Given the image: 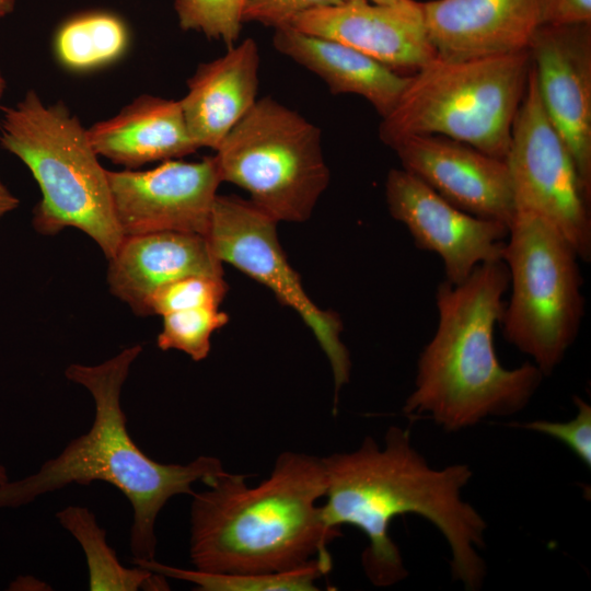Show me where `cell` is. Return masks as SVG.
Wrapping results in <instances>:
<instances>
[{"label":"cell","instance_id":"cell-1","mask_svg":"<svg viewBox=\"0 0 591 591\" xmlns=\"http://www.w3.org/2000/svg\"><path fill=\"white\" fill-rule=\"evenodd\" d=\"M326 475L322 518L329 529L351 525L368 540L361 563L375 587L393 586L408 576L392 521L408 513L422 517L444 537L451 551L452 578L465 590L483 587L487 573L479 549L487 523L462 498L473 477L470 465L432 467L414 447L409 429L391 426L383 445L366 437L354 451L323 456Z\"/></svg>","mask_w":591,"mask_h":591},{"label":"cell","instance_id":"cell-2","mask_svg":"<svg viewBox=\"0 0 591 591\" xmlns=\"http://www.w3.org/2000/svg\"><path fill=\"white\" fill-rule=\"evenodd\" d=\"M247 477L224 471L193 493L189 558L195 569L273 573L332 559L327 545L341 533L322 518V457L286 451L262 483L248 487Z\"/></svg>","mask_w":591,"mask_h":591},{"label":"cell","instance_id":"cell-3","mask_svg":"<svg viewBox=\"0 0 591 591\" xmlns=\"http://www.w3.org/2000/svg\"><path fill=\"white\" fill-rule=\"evenodd\" d=\"M141 351V345H134L99 364L72 363L66 368V378L91 394L93 422L35 473L0 484V509L26 506L72 484L105 482L120 490L131 505L134 559L155 558V523L166 502L177 495H193L196 482L210 484L225 470L211 455H199L186 464L161 463L134 441L120 398L131 364Z\"/></svg>","mask_w":591,"mask_h":591},{"label":"cell","instance_id":"cell-4","mask_svg":"<svg viewBox=\"0 0 591 591\" xmlns=\"http://www.w3.org/2000/svg\"><path fill=\"white\" fill-rule=\"evenodd\" d=\"M508 289L503 260L478 265L460 283L438 285L437 328L419 354L414 390L402 409L406 417H427L457 432L529 405L544 374L531 361L507 369L495 347Z\"/></svg>","mask_w":591,"mask_h":591},{"label":"cell","instance_id":"cell-5","mask_svg":"<svg viewBox=\"0 0 591 591\" xmlns=\"http://www.w3.org/2000/svg\"><path fill=\"white\" fill-rule=\"evenodd\" d=\"M0 144L19 158L37 182L42 198L33 227L45 235L76 228L109 259L124 234L117 222L107 170L86 129L62 102L45 105L30 90L12 107H2Z\"/></svg>","mask_w":591,"mask_h":591},{"label":"cell","instance_id":"cell-6","mask_svg":"<svg viewBox=\"0 0 591 591\" xmlns=\"http://www.w3.org/2000/svg\"><path fill=\"white\" fill-rule=\"evenodd\" d=\"M530 68L529 50L472 59L437 56L409 76L382 117L380 138L391 148L412 136H442L505 160Z\"/></svg>","mask_w":591,"mask_h":591},{"label":"cell","instance_id":"cell-7","mask_svg":"<svg viewBox=\"0 0 591 591\" xmlns=\"http://www.w3.org/2000/svg\"><path fill=\"white\" fill-rule=\"evenodd\" d=\"M502 260L510 298L500 325L505 339L549 376L576 341L586 312L581 262L545 218L515 207Z\"/></svg>","mask_w":591,"mask_h":591},{"label":"cell","instance_id":"cell-8","mask_svg":"<svg viewBox=\"0 0 591 591\" xmlns=\"http://www.w3.org/2000/svg\"><path fill=\"white\" fill-rule=\"evenodd\" d=\"M215 158L221 181L277 222L308 220L331 177L320 128L270 96L255 102Z\"/></svg>","mask_w":591,"mask_h":591},{"label":"cell","instance_id":"cell-9","mask_svg":"<svg viewBox=\"0 0 591 591\" xmlns=\"http://www.w3.org/2000/svg\"><path fill=\"white\" fill-rule=\"evenodd\" d=\"M276 224L250 200L218 195L206 236L221 263L266 286L312 331L331 364L336 413L339 392L349 382L351 372L350 355L340 336L343 323L337 313L320 309L309 298L279 243Z\"/></svg>","mask_w":591,"mask_h":591},{"label":"cell","instance_id":"cell-10","mask_svg":"<svg viewBox=\"0 0 591 591\" xmlns=\"http://www.w3.org/2000/svg\"><path fill=\"white\" fill-rule=\"evenodd\" d=\"M515 207L549 221L573 247L580 260H591L590 195L575 161L542 105L530 68L526 89L513 120L505 159Z\"/></svg>","mask_w":591,"mask_h":591},{"label":"cell","instance_id":"cell-11","mask_svg":"<svg viewBox=\"0 0 591 591\" xmlns=\"http://www.w3.org/2000/svg\"><path fill=\"white\" fill-rule=\"evenodd\" d=\"M112 202L126 235L188 232L207 235L222 183L215 155L166 160L147 171H108Z\"/></svg>","mask_w":591,"mask_h":591},{"label":"cell","instance_id":"cell-12","mask_svg":"<svg viewBox=\"0 0 591 591\" xmlns=\"http://www.w3.org/2000/svg\"><path fill=\"white\" fill-rule=\"evenodd\" d=\"M385 199L391 216L406 227L415 245L440 257L443 280L460 283L478 265L502 260L506 223L457 208L404 169L389 172Z\"/></svg>","mask_w":591,"mask_h":591},{"label":"cell","instance_id":"cell-13","mask_svg":"<svg viewBox=\"0 0 591 591\" xmlns=\"http://www.w3.org/2000/svg\"><path fill=\"white\" fill-rule=\"evenodd\" d=\"M590 24L542 25L529 54L544 111L566 143L591 196Z\"/></svg>","mask_w":591,"mask_h":591},{"label":"cell","instance_id":"cell-14","mask_svg":"<svg viewBox=\"0 0 591 591\" xmlns=\"http://www.w3.org/2000/svg\"><path fill=\"white\" fill-rule=\"evenodd\" d=\"M402 169L457 208L509 225L514 194L505 160L442 136L404 138L391 147Z\"/></svg>","mask_w":591,"mask_h":591},{"label":"cell","instance_id":"cell-15","mask_svg":"<svg viewBox=\"0 0 591 591\" xmlns=\"http://www.w3.org/2000/svg\"><path fill=\"white\" fill-rule=\"evenodd\" d=\"M289 25L346 44L399 73L416 72L437 57L417 1L390 5L348 0L303 12Z\"/></svg>","mask_w":591,"mask_h":591},{"label":"cell","instance_id":"cell-16","mask_svg":"<svg viewBox=\"0 0 591 591\" xmlns=\"http://www.w3.org/2000/svg\"><path fill=\"white\" fill-rule=\"evenodd\" d=\"M545 0H430L420 2L437 56L472 59L529 50L544 24Z\"/></svg>","mask_w":591,"mask_h":591},{"label":"cell","instance_id":"cell-17","mask_svg":"<svg viewBox=\"0 0 591 591\" xmlns=\"http://www.w3.org/2000/svg\"><path fill=\"white\" fill-rule=\"evenodd\" d=\"M192 275L223 277L222 263L207 236L163 231L124 236L108 259L106 278L113 296L146 316L148 300L158 288Z\"/></svg>","mask_w":591,"mask_h":591},{"label":"cell","instance_id":"cell-18","mask_svg":"<svg viewBox=\"0 0 591 591\" xmlns=\"http://www.w3.org/2000/svg\"><path fill=\"white\" fill-rule=\"evenodd\" d=\"M259 50L253 38L228 47L224 55L200 63L179 100L187 129L199 148L217 150L255 104Z\"/></svg>","mask_w":591,"mask_h":591},{"label":"cell","instance_id":"cell-19","mask_svg":"<svg viewBox=\"0 0 591 591\" xmlns=\"http://www.w3.org/2000/svg\"><path fill=\"white\" fill-rule=\"evenodd\" d=\"M99 157L136 169L154 161L192 154L199 149L192 138L179 100L143 94L115 116L86 129Z\"/></svg>","mask_w":591,"mask_h":591},{"label":"cell","instance_id":"cell-20","mask_svg":"<svg viewBox=\"0 0 591 591\" xmlns=\"http://www.w3.org/2000/svg\"><path fill=\"white\" fill-rule=\"evenodd\" d=\"M273 43L276 50L320 77L333 94L359 95L381 117L394 107L409 80L346 44L291 25L276 27Z\"/></svg>","mask_w":591,"mask_h":591},{"label":"cell","instance_id":"cell-21","mask_svg":"<svg viewBox=\"0 0 591 591\" xmlns=\"http://www.w3.org/2000/svg\"><path fill=\"white\" fill-rule=\"evenodd\" d=\"M56 517L84 552L91 591L169 590L165 577L137 565L126 568L120 564L116 552L106 542L105 530L88 508L68 506Z\"/></svg>","mask_w":591,"mask_h":591},{"label":"cell","instance_id":"cell-22","mask_svg":"<svg viewBox=\"0 0 591 591\" xmlns=\"http://www.w3.org/2000/svg\"><path fill=\"white\" fill-rule=\"evenodd\" d=\"M130 42L129 28L117 14L88 11L66 20L57 30V60L71 71H90L118 60Z\"/></svg>","mask_w":591,"mask_h":591},{"label":"cell","instance_id":"cell-23","mask_svg":"<svg viewBox=\"0 0 591 591\" xmlns=\"http://www.w3.org/2000/svg\"><path fill=\"white\" fill-rule=\"evenodd\" d=\"M140 566L165 578H174L195 584L199 591H315L317 582L333 568L332 559L316 558L298 569L273 573H218L197 569H184L154 559H134Z\"/></svg>","mask_w":591,"mask_h":591},{"label":"cell","instance_id":"cell-24","mask_svg":"<svg viewBox=\"0 0 591 591\" xmlns=\"http://www.w3.org/2000/svg\"><path fill=\"white\" fill-rule=\"evenodd\" d=\"M162 317V328L157 337L158 347L164 351H182L194 361L208 357L212 334L229 322L228 314L218 308L177 311Z\"/></svg>","mask_w":591,"mask_h":591},{"label":"cell","instance_id":"cell-25","mask_svg":"<svg viewBox=\"0 0 591 591\" xmlns=\"http://www.w3.org/2000/svg\"><path fill=\"white\" fill-rule=\"evenodd\" d=\"M246 0H174L178 25L183 31L234 46L242 27Z\"/></svg>","mask_w":591,"mask_h":591},{"label":"cell","instance_id":"cell-26","mask_svg":"<svg viewBox=\"0 0 591 591\" xmlns=\"http://www.w3.org/2000/svg\"><path fill=\"white\" fill-rule=\"evenodd\" d=\"M227 292L223 277L186 276L158 288L148 300L147 315L163 316L190 309L219 308Z\"/></svg>","mask_w":591,"mask_h":591},{"label":"cell","instance_id":"cell-27","mask_svg":"<svg viewBox=\"0 0 591 591\" xmlns=\"http://www.w3.org/2000/svg\"><path fill=\"white\" fill-rule=\"evenodd\" d=\"M576 416L565 422L533 420L522 427L553 439L568 447L577 457L591 467V405L578 395L573 396Z\"/></svg>","mask_w":591,"mask_h":591},{"label":"cell","instance_id":"cell-28","mask_svg":"<svg viewBox=\"0 0 591 591\" xmlns=\"http://www.w3.org/2000/svg\"><path fill=\"white\" fill-rule=\"evenodd\" d=\"M345 0H246L242 22H256L274 28L289 25L299 14L332 7Z\"/></svg>","mask_w":591,"mask_h":591},{"label":"cell","instance_id":"cell-29","mask_svg":"<svg viewBox=\"0 0 591 591\" xmlns=\"http://www.w3.org/2000/svg\"><path fill=\"white\" fill-rule=\"evenodd\" d=\"M591 0H545L544 24L572 26L590 24Z\"/></svg>","mask_w":591,"mask_h":591},{"label":"cell","instance_id":"cell-30","mask_svg":"<svg viewBox=\"0 0 591 591\" xmlns=\"http://www.w3.org/2000/svg\"><path fill=\"white\" fill-rule=\"evenodd\" d=\"M19 199L0 182V219L19 206Z\"/></svg>","mask_w":591,"mask_h":591},{"label":"cell","instance_id":"cell-31","mask_svg":"<svg viewBox=\"0 0 591 591\" xmlns=\"http://www.w3.org/2000/svg\"><path fill=\"white\" fill-rule=\"evenodd\" d=\"M16 0H0V20L13 12Z\"/></svg>","mask_w":591,"mask_h":591},{"label":"cell","instance_id":"cell-32","mask_svg":"<svg viewBox=\"0 0 591 591\" xmlns=\"http://www.w3.org/2000/svg\"><path fill=\"white\" fill-rule=\"evenodd\" d=\"M348 1V0H345ZM373 3L390 4V5H408L415 2V0H367Z\"/></svg>","mask_w":591,"mask_h":591},{"label":"cell","instance_id":"cell-33","mask_svg":"<svg viewBox=\"0 0 591 591\" xmlns=\"http://www.w3.org/2000/svg\"><path fill=\"white\" fill-rule=\"evenodd\" d=\"M9 480V475L4 465L0 464V484Z\"/></svg>","mask_w":591,"mask_h":591},{"label":"cell","instance_id":"cell-34","mask_svg":"<svg viewBox=\"0 0 591 591\" xmlns=\"http://www.w3.org/2000/svg\"><path fill=\"white\" fill-rule=\"evenodd\" d=\"M5 85H7V83H5L4 77H3V74H2V72L0 70V100H1V97H2V95L4 93V91H5ZM0 182H1V179H0Z\"/></svg>","mask_w":591,"mask_h":591}]
</instances>
